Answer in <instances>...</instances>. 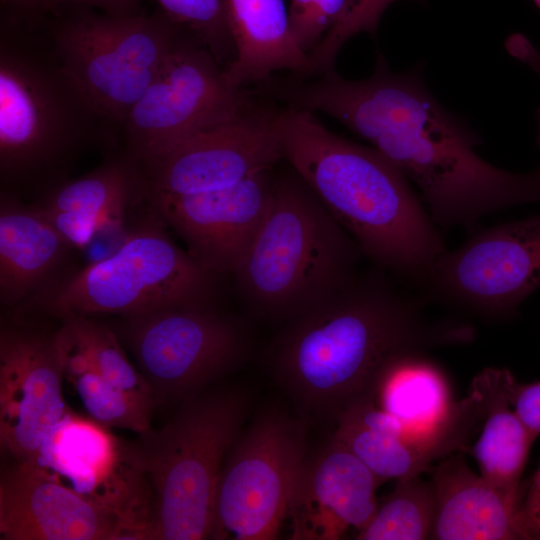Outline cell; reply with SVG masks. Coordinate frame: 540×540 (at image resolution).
<instances>
[{"label": "cell", "instance_id": "6da1fadb", "mask_svg": "<svg viewBox=\"0 0 540 540\" xmlns=\"http://www.w3.org/2000/svg\"><path fill=\"white\" fill-rule=\"evenodd\" d=\"M267 87L291 107L326 113L367 140L419 188L436 225L470 228L486 215L540 200V168L511 172L481 158L480 137L434 98L419 67L395 73L379 53L363 80L330 70Z\"/></svg>", "mask_w": 540, "mask_h": 540}, {"label": "cell", "instance_id": "7a4b0ae2", "mask_svg": "<svg viewBox=\"0 0 540 540\" xmlns=\"http://www.w3.org/2000/svg\"><path fill=\"white\" fill-rule=\"evenodd\" d=\"M471 325L431 320L419 297L381 272H358L344 287L285 321L267 351L278 385L304 413L334 416L374 390L396 353L468 343Z\"/></svg>", "mask_w": 540, "mask_h": 540}, {"label": "cell", "instance_id": "3957f363", "mask_svg": "<svg viewBox=\"0 0 540 540\" xmlns=\"http://www.w3.org/2000/svg\"><path fill=\"white\" fill-rule=\"evenodd\" d=\"M282 159L307 183L363 256L418 289L446 250L408 179L372 147L326 128L312 111L275 112Z\"/></svg>", "mask_w": 540, "mask_h": 540}, {"label": "cell", "instance_id": "277c9868", "mask_svg": "<svg viewBox=\"0 0 540 540\" xmlns=\"http://www.w3.org/2000/svg\"><path fill=\"white\" fill-rule=\"evenodd\" d=\"M118 131L66 71L42 28L1 19V193L41 195L68 180L88 150Z\"/></svg>", "mask_w": 540, "mask_h": 540}, {"label": "cell", "instance_id": "5b68a950", "mask_svg": "<svg viewBox=\"0 0 540 540\" xmlns=\"http://www.w3.org/2000/svg\"><path fill=\"white\" fill-rule=\"evenodd\" d=\"M363 256L350 234L292 169L232 275L255 316L286 321L348 284Z\"/></svg>", "mask_w": 540, "mask_h": 540}, {"label": "cell", "instance_id": "8992f818", "mask_svg": "<svg viewBox=\"0 0 540 540\" xmlns=\"http://www.w3.org/2000/svg\"><path fill=\"white\" fill-rule=\"evenodd\" d=\"M248 399L236 388L203 390L158 430L134 444L146 490L145 539H211L226 456L241 432Z\"/></svg>", "mask_w": 540, "mask_h": 540}, {"label": "cell", "instance_id": "52a82bcc", "mask_svg": "<svg viewBox=\"0 0 540 540\" xmlns=\"http://www.w3.org/2000/svg\"><path fill=\"white\" fill-rule=\"evenodd\" d=\"M165 225L153 210L132 226L116 253L65 276L22 308L63 319L133 317L167 307L214 305L218 275L181 249Z\"/></svg>", "mask_w": 540, "mask_h": 540}, {"label": "cell", "instance_id": "ba28073f", "mask_svg": "<svg viewBox=\"0 0 540 540\" xmlns=\"http://www.w3.org/2000/svg\"><path fill=\"white\" fill-rule=\"evenodd\" d=\"M42 30L63 67L119 133L182 39L162 13L113 16L80 5L55 9Z\"/></svg>", "mask_w": 540, "mask_h": 540}, {"label": "cell", "instance_id": "9c48e42d", "mask_svg": "<svg viewBox=\"0 0 540 540\" xmlns=\"http://www.w3.org/2000/svg\"><path fill=\"white\" fill-rule=\"evenodd\" d=\"M111 328L161 403L182 402L205 390L237 368L250 350L245 322L214 305L117 317Z\"/></svg>", "mask_w": 540, "mask_h": 540}, {"label": "cell", "instance_id": "30bf717a", "mask_svg": "<svg viewBox=\"0 0 540 540\" xmlns=\"http://www.w3.org/2000/svg\"><path fill=\"white\" fill-rule=\"evenodd\" d=\"M307 432L301 418L269 408L239 433L220 472L211 539L277 538L307 457Z\"/></svg>", "mask_w": 540, "mask_h": 540}, {"label": "cell", "instance_id": "8fae6325", "mask_svg": "<svg viewBox=\"0 0 540 540\" xmlns=\"http://www.w3.org/2000/svg\"><path fill=\"white\" fill-rule=\"evenodd\" d=\"M252 106L247 91L229 85L213 54L187 34L123 123L124 151L143 164Z\"/></svg>", "mask_w": 540, "mask_h": 540}, {"label": "cell", "instance_id": "7c38bea8", "mask_svg": "<svg viewBox=\"0 0 540 540\" xmlns=\"http://www.w3.org/2000/svg\"><path fill=\"white\" fill-rule=\"evenodd\" d=\"M540 287V213L477 232L445 250L418 288L445 306L505 318Z\"/></svg>", "mask_w": 540, "mask_h": 540}, {"label": "cell", "instance_id": "4fadbf2b", "mask_svg": "<svg viewBox=\"0 0 540 540\" xmlns=\"http://www.w3.org/2000/svg\"><path fill=\"white\" fill-rule=\"evenodd\" d=\"M57 330L15 321L0 330V443L17 462L36 463L66 416Z\"/></svg>", "mask_w": 540, "mask_h": 540}, {"label": "cell", "instance_id": "5bb4252c", "mask_svg": "<svg viewBox=\"0 0 540 540\" xmlns=\"http://www.w3.org/2000/svg\"><path fill=\"white\" fill-rule=\"evenodd\" d=\"M274 114L252 106L139 164L143 187L167 195H190L227 188L273 169L282 159Z\"/></svg>", "mask_w": 540, "mask_h": 540}, {"label": "cell", "instance_id": "9a60e30c", "mask_svg": "<svg viewBox=\"0 0 540 540\" xmlns=\"http://www.w3.org/2000/svg\"><path fill=\"white\" fill-rule=\"evenodd\" d=\"M0 539H145L138 521L77 493L46 469L17 462L0 477Z\"/></svg>", "mask_w": 540, "mask_h": 540}, {"label": "cell", "instance_id": "2e32d148", "mask_svg": "<svg viewBox=\"0 0 540 540\" xmlns=\"http://www.w3.org/2000/svg\"><path fill=\"white\" fill-rule=\"evenodd\" d=\"M274 176L270 169L227 188L190 195L143 187V196L201 267L232 275L266 214Z\"/></svg>", "mask_w": 540, "mask_h": 540}, {"label": "cell", "instance_id": "e0dca14e", "mask_svg": "<svg viewBox=\"0 0 540 540\" xmlns=\"http://www.w3.org/2000/svg\"><path fill=\"white\" fill-rule=\"evenodd\" d=\"M423 351L407 349L393 355L376 380L374 398L410 435L442 458L466 448L483 421L484 396L472 381L467 396L452 401L446 377Z\"/></svg>", "mask_w": 540, "mask_h": 540}, {"label": "cell", "instance_id": "ac0fdd59", "mask_svg": "<svg viewBox=\"0 0 540 540\" xmlns=\"http://www.w3.org/2000/svg\"><path fill=\"white\" fill-rule=\"evenodd\" d=\"M105 426L70 411L44 443L37 464L84 497L145 527L146 491L134 444L124 446Z\"/></svg>", "mask_w": 540, "mask_h": 540}, {"label": "cell", "instance_id": "d6986e66", "mask_svg": "<svg viewBox=\"0 0 540 540\" xmlns=\"http://www.w3.org/2000/svg\"><path fill=\"white\" fill-rule=\"evenodd\" d=\"M382 482L331 438L318 454L306 457L298 472L287 513L292 539L336 540L351 528L360 531L377 509Z\"/></svg>", "mask_w": 540, "mask_h": 540}, {"label": "cell", "instance_id": "ffe728a7", "mask_svg": "<svg viewBox=\"0 0 540 540\" xmlns=\"http://www.w3.org/2000/svg\"><path fill=\"white\" fill-rule=\"evenodd\" d=\"M429 472L437 501L431 539H527L519 504L474 473L462 454L446 456Z\"/></svg>", "mask_w": 540, "mask_h": 540}, {"label": "cell", "instance_id": "44dd1931", "mask_svg": "<svg viewBox=\"0 0 540 540\" xmlns=\"http://www.w3.org/2000/svg\"><path fill=\"white\" fill-rule=\"evenodd\" d=\"M71 248L34 205L1 193V304L22 306L59 282Z\"/></svg>", "mask_w": 540, "mask_h": 540}, {"label": "cell", "instance_id": "7402d4cb", "mask_svg": "<svg viewBox=\"0 0 540 540\" xmlns=\"http://www.w3.org/2000/svg\"><path fill=\"white\" fill-rule=\"evenodd\" d=\"M234 60L224 78L234 87L266 80L278 70L306 76L309 60L296 44L283 0H226Z\"/></svg>", "mask_w": 540, "mask_h": 540}, {"label": "cell", "instance_id": "603a6c76", "mask_svg": "<svg viewBox=\"0 0 540 540\" xmlns=\"http://www.w3.org/2000/svg\"><path fill=\"white\" fill-rule=\"evenodd\" d=\"M335 420L332 439L382 481L417 477L439 458L376 404L374 390L350 402Z\"/></svg>", "mask_w": 540, "mask_h": 540}, {"label": "cell", "instance_id": "cb8c5ba5", "mask_svg": "<svg viewBox=\"0 0 540 540\" xmlns=\"http://www.w3.org/2000/svg\"><path fill=\"white\" fill-rule=\"evenodd\" d=\"M513 375L486 368L474 380L485 403L482 431L472 447L480 475L509 500L520 505L519 487L531 446L538 434L530 430L510 404Z\"/></svg>", "mask_w": 540, "mask_h": 540}, {"label": "cell", "instance_id": "d4e9b609", "mask_svg": "<svg viewBox=\"0 0 540 540\" xmlns=\"http://www.w3.org/2000/svg\"><path fill=\"white\" fill-rule=\"evenodd\" d=\"M57 342L64 378L95 422L139 434L151 429L155 402L152 396L130 392L109 382L62 324L57 330Z\"/></svg>", "mask_w": 540, "mask_h": 540}, {"label": "cell", "instance_id": "484cf974", "mask_svg": "<svg viewBox=\"0 0 540 540\" xmlns=\"http://www.w3.org/2000/svg\"><path fill=\"white\" fill-rule=\"evenodd\" d=\"M143 193L137 161L124 150L93 171L66 180L40 195L37 205L68 212L103 216L115 206Z\"/></svg>", "mask_w": 540, "mask_h": 540}, {"label": "cell", "instance_id": "4316f807", "mask_svg": "<svg viewBox=\"0 0 540 540\" xmlns=\"http://www.w3.org/2000/svg\"><path fill=\"white\" fill-rule=\"evenodd\" d=\"M433 482L417 477L397 480L395 488L377 506L359 540H422L432 536L436 516Z\"/></svg>", "mask_w": 540, "mask_h": 540}, {"label": "cell", "instance_id": "83f0119b", "mask_svg": "<svg viewBox=\"0 0 540 540\" xmlns=\"http://www.w3.org/2000/svg\"><path fill=\"white\" fill-rule=\"evenodd\" d=\"M60 320L104 378L124 390L153 397L148 382L129 361L111 326L88 316Z\"/></svg>", "mask_w": 540, "mask_h": 540}, {"label": "cell", "instance_id": "f1b7e54d", "mask_svg": "<svg viewBox=\"0 0 540 540\" xmlns=\"http://www.w3.org/2000/svg\"><path fill=\"white\" fill-rule=\"evenodd\" d=\"M159 12L186 30L226 68L235 58L226 0H154Z\"/></svg>", "mask_w": 540, "mask_h": 540}, {"label": "cell", "instance_id": "f546056e", "mask_svg": "<svg viewBox=\"0 0 540 540\" xmlns=\"http://www.w3.org/2000/svg\"><path fill=\"white\" fill-rule=\"evenodd\" d=\"M396 1L398 0H347L338 22L307 55L308 75H320L333 70L340 49L354 35L367 32L374 36L385 10Z\"/></svg>", "mask_w": 540, "mask_h": 540}, {"label": "cell", "instance_id": "4dcf8cb0", "mask_svg": "<svg viewBox=\"0 0 540 540\" xmlns=\"http://www.w3.org/2000/svg\"><path fill=\"white\" fill-rule=\"evenodd\" d=\"M347 0H291L288 19L298 47L309 54L340 19Z\"/></svg>", "mask_w": 540, "mask_h": 540}, {"label": "cell", "instance_id": "1f68e13d", "mask_svg": "<svg viewBox=\"0 0 540 540\" xmlns=\"http://www.w3.org/2000/svg\"><path fill=\"white\" fill-rule=\"evenodd\" d=\"M131 202L115 206L101 218L89 243L82 250L87 264L110 257L127 241L132 231V227L126 223L127 208Z\"/></svg>", "mask_w": 540, "mask_h": 540}, {"label": "cell", "instance_id": "d6a6232c", "mask_svg": "<svg viewBox=\"0 0 540 540\" xmlns=\"http://www.w3.org/2000/svg\"><path fill=\"white\" fill-rule=\"evenodd\" d=\"M73 248L83 250L103 216L61 211L33 204ZM107 213V212H106Z\"/></svg>", "mask_w": 540, "mask_h": 540}, {"label": "cell", "instance_id": "836d02e7", "mask_svg": "<svg viewBox=\"0 0 540 540\" xmlns=\"http://www.w3.org/2000/svg\"><path fill=\"white\" fill-rule=\"evenodd\" d=\"M510 404L521 421L540 434V382L520 384L515 379L510 386Z\"/></svg>", "mask_w": 540, "mask_h": 540}, {"label": "cell", "instance_id": "e575fe53", "mask_svg": "<svg viewBox=\"0 0 540 540\" xmlns=\"http://www.w3.org/2000/svg\"><path fill=\"white\" fill-rule=\"evenodd\" d=\"M1 19L32 29L42 28L50 16V0H1Z\"/></svg>", "mask_w": 540, "mask_h": 540}, {"label": "cell", "instance_id": "d590c367", "mask_svg": "<svg viewBox=\"0 0 540 540\" xmlns=\"http://www.w3.org/2000/svg\"><path fill=\"white\" fill-rule=\"evenodd\" d=\"M519 514L527 539H540V466L519 505Z\"/></svg>", "mask_w": 540, "mask_h": 540}, {"label": "cell", "instance_id": "8d00e7d4", "mask_svg": "<svg viewBox=\"0 0 540 540\" xmlns=\"http://www.w3.org/2000/svg\"><path fill=\"white\" fill-rule=\"evenodd\" d=\"M507 52L520 62L530 67L540 77V51L523 34L514 33L505 41ZM536 143L540 148V106L536 110Z\"/></svg>", "mask_w": 540, "mask_h": 540}, {"label": "cell", "instance_id": "74e56055", "mask_svg": "<svg viewBox=\"0 0 540 540\" xmlns=\"http://www.w3.org/2000/svg\"><path fill=\"white\" fill-rule=\"evenodd\" d=\"M50 4L52 12L63 5H80L113 16L142 13L141 0H50Z\"/></svg>", "mask_w": 540, "mask_h": 540}, {"label": "cell", "instance_id": "f35d334b", "mask_svg": "<svg viewBox=\"0 0 540 540\" xmlns=\"http://www.w3.org/2000/svg\"><path fill=\"white\" fill-rule=\"evenodd\" d=\"M536 6L540 9V0H534Z\"/></svg>", "mask_w": 540, "mask_h": 540}]
</instances>
